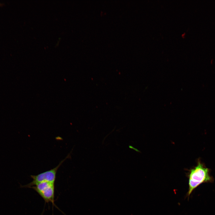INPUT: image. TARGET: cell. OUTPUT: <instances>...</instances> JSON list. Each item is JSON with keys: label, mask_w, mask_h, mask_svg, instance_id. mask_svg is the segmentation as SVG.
I'll use <instances>...</instances> for the list:
<instances>
[{"label": "cell", "mask_w": 215, "mask_h": 215, "mask_svg": "<svg viewBox=\"0 0 215 215\" xmlns=\"http://www.w3.org/2000/svg\"><path fill=\"white\" fill-rule=\"evenodd\" d=\"M188 171L189 188L187 194L188 198L194 190L200 185L213 181V178L210 174V170L199 159L197 160V165Z\"/></svg>", "instance_id": "obj_1"}, {"label": "cell", "mask_w": 215, "mask_h": 215, "mask_svg": "<svg viewBox=\"0 0 215 215\" xmlns=\"http://www.w3.org/2000/svg\"><path fill=\"white\" fill-rule=\"evenodd\" d=\"M70 156L69 154L58 165L53 169L37 175H31V177L33 179L32 181L27 185L21 186V187L30 188L39 183L45 182L55 183L58 168L66 159L69 158Z\"/></svg>", "instance_id": "obj_2"}, {"label": "cell", "mask_w": 215, "mask_h": 215, "mask_svg": "<svg viewBox=\"0 0 215 215\" xmlns=\"http://www.w3.org/2000/svg\"><path fill=\"white\" fill-rule=\"evenodd\" d=\"M43 199L45 203L51 202L53 206H57L54 203L55 183L49 182H43L31 187Z\"/></svg>", "instance_id": "obj_3"}]
</instances>
